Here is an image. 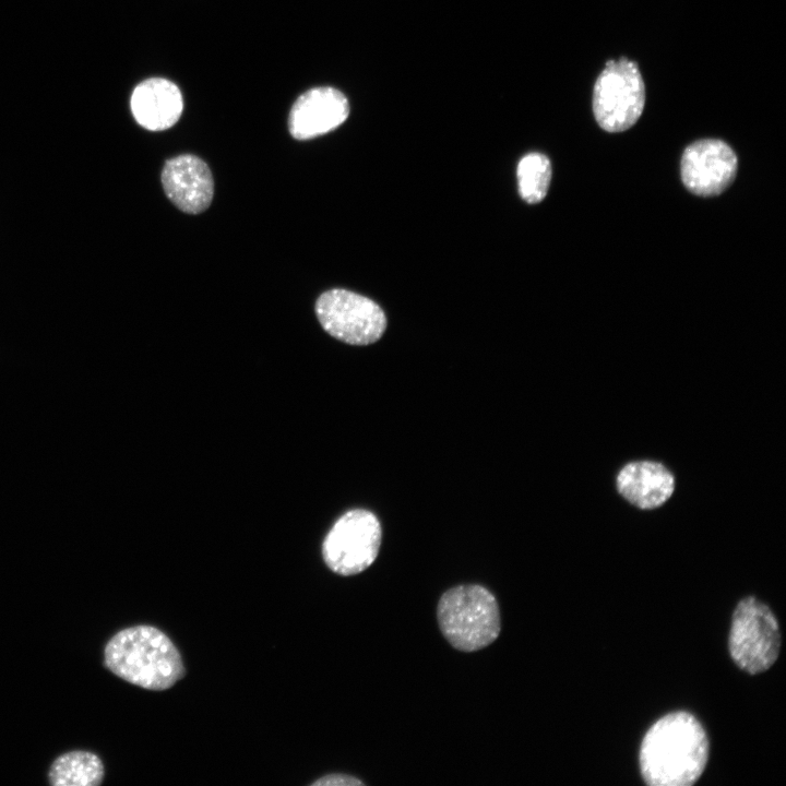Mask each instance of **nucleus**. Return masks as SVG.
I'll return each instance as SVG.
<instances>
[{"instance_id":"1","label":"nucleus","mask_w":786,"mask_h":786,"mask_svg":"<svg viewBox=\"0 0 786 786\" xmlns=\"http://www.w3.org/2000/svg\"><path fill=\"white\" fill-rule=\"evenodd\" d=\"M708 739L690 713H669L644 735L639 753L642 778L650 786H690L705 770Z\"/></svg>"},{"instance_id":"2","label":"nucleus","mask_w":786,"mask_h":786,"mask_svg":"<svg viewBox=\"0 0 786 786\" xmlns=\"http://www.w3.org/2000/svg\"><path fill=\"white\" fill-rule=\"evenodd\" d=\"M105 666L138 687L162 691L184 676L175 644L159 629L134 626L117 632L104 650Z\"/></svg>"},{"instance_id":"3","label":"nucleus","mask_w":786,"mask_h":786,"mask_svg":"<svg viewBox=\"0 0 786 786\" xmlns=\"http://www.w3.org/2000/svg\"><path fill=\"white\" fill-rule=\"evenodd\" d=\"M437 617L446 641L462 652L479 651L500 634L501 619L495 595L480 584L448 590L439 599Z\"/></svg>"},{"instance_id":"4","label":"nucleus","mask_w":786,"mask_h":786,"mask_svg":"<svg viewBox=\"0 0 786 786\" xmlns=\"http://www.w3.org/2000/svg\"><path fill=\"white\" fill-rule=\"evenodd\" d=\"M645 99V84L638 63L627 57L608 60L593 87L595 120L606 132L626 131L640 119Z\"/></svg>"},{"instance_id":"5","label":"nucleus","mask_w":786,"mask_h":786,"mask_svg":"<svg viewBox=\"0 0 786 786\" xmlns=\"http://www.w3.org/2000/svg\"><path fill=\"white\" fill-rule=\"evenodd\" d=\"M735 664L755 675L771 668L781 648L778 621L771 608L755 597H745L736 606L728 639Z\"/></svg>"},{"instance_id":"6","label":"nucleus","mask_w":786,"mask_h":786,"mask_svg":"<svg viewBox=\"0 0 786 786\" xmlns=\"http://www.w3.org/2000/svg\"><path fill=\"white\" fill-rule=\"evenodd\" d=\"M382 540L378 517L365 509H354L336 520L322 544L327 568L349 576L361 573L377 559Z\"/></svg>"},{"instance_id":"7","label":"nucleus","mask_w":786,"mask_h":786,"mask_svg":"<svg viewBox=\"0 0 786 786\" xmlns=\"http://www.w3.org/2000/svg\"><path fill=\"white\" fill-rule=\"evenodd\" d=\"M317 318L334 338L349 345H370L381 338L386 318L378 303L357 293L333 288L315 301Z\"/></svg>"},{"instance_id":"8","label":"nucleus","mask_w":786,"mask_h":786,"mask_svg":"<svg viewBox=\"0 0 786 786\" xmlns=\"http://www.w3.org/2000/svg\"><path fill=\"white\" fill-rule=\"evenodd\" d=\"M738 159L734 150L718 139H702L688 145L681 156L684 187L699 196H715L735 180Z\"/></svg>"},{"instance_id":"9","label":"nucleus","mask_w":786,"mask_h":786,"mask_svg":"<svg viewBox=\"0 0 786 786\" xmlns=\"http://www.w3.org/2000/svg\"><path fill=\"white\" fill-rule=\"evenodd\" d=\"M346 95L333 86H314L301 93L288 112V131L296 140H310L338 128L349 116Z\"/></svg>"},{"instance_id":"10","label":"nucleus","mask_w":786,"mask_h":786,"mask_svg":"<svg viewBox=\"0 0 786 786\" xmlns=\"http://www.w3.org/2000/svg\"><path fill=\"white\" fill-rule=\"evenodd\" d=\"M160 180L165 194L181 212L200 214L211 205L214 180L202 158L181 154L167 159Z\"/></svg>"},{"instance_id":"11","label":"nucleus","mask_w":786,"mask_h":786,"mask_svg":"<svg viewBox=\"0 0 786 786\" xmlns=\"http://www.w3.org/2000/svg\"><path fill=\"white\" fill-rule=\"evenodd\" d=\"M183 96L169 79L153 76L140 82L132 91L130 109L136 123L148 131L174 127L183 111Z\"/></svg>"},{"instance_id":"12","label":"nucleus","mask_w":786,"mask_h":786,"mask_svg":"<svg viewBox=\"0 0 786 786\" xmlns=\"http://www.w3.org/2000/svg\"><path fill=\"white\" fill-rule=\"evenodd\" d=\"M674 476L660 463L632 462L621 468L617 476L619 492L641 509L662 505L674 491Z\"/></svg>"},{"instance_id":"13","label":"nucleus","mask_w":786,"mask_h":786,"mask_svg":"<svg viewBox=\"0 0 786 786\" xmlns=\"http://www.w3.org/2000/svg\"><path fill=\"white\" fill-rule=\"evenodd\" d=\"M104 774V764L97 754L74 750L52 762L48 781L53 786H97L103 782Z\"/></svg>"},{"instance_id":"14","label":"nucleus","mask_w":786,"mask_h":786,"mask_svg":"<svg viewBox=\"0 0 786 786\" xmlns=\"http://www.w3.org/2000/svg\"><path fill=\"white\" fill-rule=\"evenodd\" d=\"M516 177L521 198L535 204L543 201L551 180V164L541 153L523 156L517 165Z\"/></svg>"},{"instance_id":"15","label":"nucleus","mask_w":786,"mask_h":786,"mask_svg":"<svg viewBox=\"0 0 786 786\" xmlns=\"http://www.w3.org/2000/svg\"><path fill=\"white\" fill-rule=\"evenodd\" d=\"M313 786H361L364 783L350 775L330 774L312 783Z\"/></svg>"}]
</instances>
